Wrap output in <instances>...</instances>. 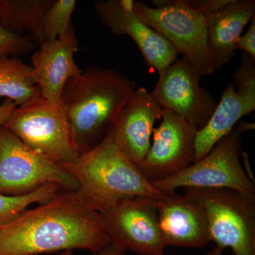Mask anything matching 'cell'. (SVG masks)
<instances>
[{
  "instance_id": "1",
  "label": "cell",
  "mask_w": 255,
  "mask_h": 255,
  "mask_svg": "<svg viewBox=\"0 0 255 255\" xmlns=\"http://www.w3.org/2000/svg\"><path fill=\"white\" fill-rule=\"evenodd\" d=\"M109 244L100 214L87 207L76 190L63 189L46 204L0 226V255L95 253Z\"/></svg>"
},
{
  "instance_id": "2",
  "label": "cell",
  "mask_w": 255,
  "mask_h": 255,
  "mask_svg": "<svg viewBox=\"0 0 255 255\" xmlns=\"http://www.w3.org/2000/svg\"><path fill=\"white\" fill-rule=\"evenodd\" d=\"M135 82L113 69L90 66L64 87L61 102L75 150L82 155L108 135L130 96Z\"/></svg>"
},
{
  "instance_id": "3",
  "label": "cell",
  "mask_w": 255,
  "mask_h": 255,
  "mask_svg": "<svg viewBox=\"0 0 255 255\" xmlns=\"http://www.w3.org/2000/svg\"><path fill=\"white\" fill-rule=\"evenodd\" d=\"M60 166L78 182L76 191L84 204L98 214L130 198L160 199L164 196L119 148L110 131L73 163Z\"/></svg>"
},
{
  "instance_id": "4",
  "label": "cell",
  "mask_w": 255,
  "mask_h": 255,
  "mask_svg": "<svg viewBox=\"0 0 255 255\" xmlns=\"http://www.w3.org/2000/svg\"><path fill=\"white\" fill-rule=\"evenodd\" d=\"M155 7L134 1L133 10L182 55L201 77L216 71L207 40L206 17L191 9L185 0H155Z\"/></svg>"
},
{
  "instance_id": "5",
  "label": "cell",
  "mask_w": 255,
  "mask_h": 255,
  "mask_svg": "<svg viewBox=\"0 0 255 255\" xmlns=\"http://www.w3.org/2000/svg\"><path fill=\"white\" fill-rule=\"evenodd\" d=\"M254 127V124L239 122L205 157L175 175L152 182V186L164 194L178 188L231 189L255 198V181L246 173L240 160L243 132Z\"/></svg>"
},
{
  "instance_id": "6",
  "label": "cell",
  "mask_w": 255,
  "mask_h": 255,
  "mask_svg": "<svg viewBox=\"0 0 255 255\" xmlns=\"http://www.w3.org/2000/svg\"><path fill=\"white\" fill-rule=\"evenodd\" d=\"M207 216L211 241L234 255H255V198L231 189L183 188Z\"/></svg>"
},
{
  "instance_id": "7",
  "label": "cell",
  "mask_w": 255,
  "mask_h": 255,
  "mask_svg": "<svg viewBox=\"0 0 255 255\" xmlns=\"http://www.w3.org/2000/svg\"><path fill=\"white\" fill-rule=\"evenodd\" d=\"M3 127L58 165L73 163L79 157L62 102L53 103L40 97L17 106Z\"/></svg>"
},
{
  "instance_id": "8",
  "label": "cell",
  "mask_w": 255,
  "mask_h": 255,
  "mask_svg": "<svg viewBox=\"0 0 255 255\" xmlns=\"http://www.w3.org/2000/svg\"><path fill=\"white\" fill-rule=\"evenodd\" d=\"M49 184L65 190L78 189L71 174L0 127V194L25 195Z\"/></svg>"
},
{
  "instance_id": "9",
  "label": "cell",
  "mask_w": 255,
  "mask_h": 255,
  "mask_svg": "<svg viewBox=\"0 0 255 255\" xmlns=\"http://www.w3.org/2000/svg\"><path fill=\"white\" fill-rule=\"evenodd\" d=\"M157 201L145 196L130 198L100 214L110 244L139 255H165Z\"/></svg>"
},
{
  "instance_id": "10",
  "label": "cell",
  "mask_w": 255,
  "mask_h": 255,
  "mask_svg": "<svg viewBox=\"0 0 255 255\" xmlns=\"http://www.w3.org/2000/svg\"><path fill=\"white\" fill-rule=\"evenodd\" d=\"M159 75L150 93L154 100L162 110L182 117L196 132L201 130L218 105L212 95L199 85L202 77L183 58H177Z\"/></svg>"
},
{
  "instance_id": "11",
  "label": "cell",
  "mask_w": 255,
  "mask_h": 255,
  "mask_svg": "<svg viewBox=\"0 0 255 255\" xmlns=\"http://www.w3.org/2000/svg\"><path fill=\"white\" fill-rule=\"evenodd\" d=\"M162 122L152 131V143L138 168L152 184L182 172L194 162L196 131L182 117L162 110Z\"/></svg>"
},
{
  "instance_id": "12",
  "label": "cell",
  "mask_w": 255,
  "mask_h": 255,
  "mask_svg": "<svg viewBox=\"0 0 255 255\" xmlns=\"http://www.w3.org/2000/svg\"><path fill=\"white\" fill-rule=\"evenodd\" d=\"M133 2L132 0H98L93 8L102 23L114 35L130 36L147 65L161 73L177 59L178 53L163 36L135 14Z\"/></svg>"
},
{
  "instance_id": "13",
  "label": "cell",
  "mask_w": 255,
  "mask_h": 255,
  "mask_svg": "<svg viewBox=\"0 0 255 255\" xmlns=\"http://www.w3.org/2000/svg\"><path fill=\"white\" fill-rule=\"evenodd\" d=\"M162 109L144 87L130 96L111 129L114 141L137 167L151 145L154 125L161 119Z\"/></svg>"
},
{
  "instance_id": "14",
  "label": "cell",
  "mask_w": 255,
  "mask_h": 255,
  "mask_svg": "<svg viewBox=\"0 0 255 255\" xmlns=\"http://www.w3.org/2000/svg\"><path fill=\"white\" fill-rule=\"evenodd\" d=\"M158 224L166 246L204 248L211 241L204 208L176 191L157 201Z\"/></svg>"
},
{
  "instance_id": "15",
  "label": "cell",
  "mask_w": 255,
  "mask_h": 255,
  "mask_svg": "<svg viewBox=\"0 0 255 255\" xmlns=\"http://www.w3.org/2000/svg\"><path fill=\"white\" fill-rule=\"evenodd\" d=\"M78 43L72 25L63 36L43 42L32 55V72L42 98L53 103L61 102L67 82L82 73L75 60Z\"/></svg>"
},
{
  "instance_id": "16",
  "label": "cell",
  "mask_w": 255,
  "mask_h": 255,
  "mask_svg": "<svg viewBox=\"0 0 255 255\" xmlns=\"http://www.w3.org/2000/svg\"><path fill=\"white\" fill-rule=\"evenodd\" d=\"M255 16V0H231L206 16L208 43L216 70L232 60L236 42Z\"/></svg>"
},
{
  "instance_id": "17",
  "label": "cell",
  "mask_w": 255,
  "mask_h": 255,
  "mask_svg": "<svg viewBox=\"0 0 255 255\" xmlns=\"http://www.w3.org/2000/svg\"><path fill=\"white\" fill-rule=\"evenodd\" d=\"M255 110V100L238 95L232 81L230 82L209 122L196 132L194 162L205 157L218 142L231 132L244 116Z\"/></svg>"
},
{
  "instance_id": "18",
  "label": "cell",
  "mask_w": 255,
  "mask_h": 255,
  "mask_svg": "<svg viewBox=\"0 0 255 255\" xmlns=\"http://www.w3.org/2000/svg\"><path fill=\"white\" fill-rule=\"evenodd\" d=\"M54 0H0V26L14 34L30 37L41 44L44 42L42 23L47 10Z\"/></svg>"
},
{
  "instance_id": "19",
  "label": "cell",
  "mask_w": 255,
  "mask_h": 255,
  "mask_svg": "<svg viewBox=\"0 0 255 255\" xmlns=\"http://www.w3.org/2000/svg\"><path fill=\"white\" fill-rule=\"evenodd\" d=\"M40 97L31 67L16 57H0V97L19 106Z\"/></svg>"
},
{
  "instance_id": "20",
  "label": "cell",
  "mask_w": 255,
  "mask_h": 255,
  "mask_svg": "<svg viewBox=\"0 0 255 255\" xmlns=\"http://www.w3.org/2000/svg\"><path fill=\"white\" fill-rule=\"evenodd\" d=\"M63 189L58 184H49L25 195L11 196L0 194V226L16 219L31 204H46Z\"/></svg>"
},
{
  "instance_id": "21",
  "label": "cell",
  "mask_w": 255,
  "mask_h": 255,
  "mask_svg": "<svg viewBox=\"0 0 255 255\" xmlns=\"http://www.w3.org/2000/svg\"><path fill=\"white\" fill-rule=\"evenodd\" d=\"M76 6L75 0H54L47 10L42 23L45 41L63 36L72 26L71 18Z\"/></svg>"
},
{
  "instance_id": "22",
  "label": "cell",
  "mask_w": 255,
  "mask_h": 255,
  "mask_svg": "<svg viewBox=\"0 0 255 255\" xmlns=\"http://www.w3.org/2000/svg\"><path fill=\"white\" fill-rule=\"evenodd\" d=\"M233 84L238 95L255 100V64L246 53H243L239 68L235 71Z\"/></svg>"
},
{
  "instance_id": "23",
  "label": "cell",
  "mask_w": 255,
  "mask_h": 255,
  "mask_svg": "<svg viewBox=\"0 0 255 255\" xmlns=\"http://www.w3.org/2000/svg\"><path fill=\"white\" fill-rule=\"evenodd\" d=\"M33 41L30 36L14 34L0 26V57L26 54L33 49Z\"/></svg>"
},
{
  "instance_id": "24",
  "label": "cell",
  "mask_w": 255,
  "mask_h": 255,
  "mask_svg": "<svg viewBox=\"0 0 255 255\" xmlns=\"http://www.w3.org/2000/svg\"><path fill=\"white\" fill-rule=\"evenodd\" d=\"M231 0H185L189 6L203 16H207L221 9Z\"/></svg>"
},
{
  "instance_id": "25",
  "label": "cell",
  "mask_w": 255,
  "mask_h": 255,
  "mask_svg": "<svg viewBox=\"0 0 255 255\" xmlns=\"http://www.w3.org/2000/svg\"><path fill=\"white\" fill-rule=\"evenodd\" d=\"M236 50H242L255 60V16L246 33L241 35L236 43Z\"/></svg>"
},
{
  "instance_id": "26",
  "label": "cell",
  "mask_w": 255,
  "mask_h": 255,
  "mask_svg": "<svg viewBox=\"0 0 255 255\" xmlns=\"http://www.w3.org/2000/svg\"><path fill=\"white\" fill-rule=\"evenodd\" d=\"M16 107L15 102L7 99L0 102V127L4 125Z\"/></svg>"
},
{
  "instance_id": "27",
  "label": "cell",
  "mask_w": 255,
  "mask_h": 255,
  "mask_svg": "<svg viewBox=\"0 0 255 255\" xmlns=\"http://www.w3.org/2000/svg\"><path fill=\"white\" fill-rule=\"evenodd\" d=\"M92 255H128L127 252L119 249L112 244L107 245L100 251L92 253Z\"/></svg>"
},
{
  "instance_id": "28",
  "label": "cell",
  "mask_w": 255,
  "mask_h": 255,
  "mask_svg": "<svg viewBox=\"0 0 255 255\" xmlns=\"http://www.w3.org/2000/svg\"><path fill=\"white\" fill-rule=\"evenodd\" d=\"M223 250L216 246L214 249L211 250V251L208 252V253H205V254L199 255H223Z\"/></svg>"
},
{
  "instance_id": "29",
  "label": "cell",
  "mask_w": 255,
  "mask_h": 255,
  "mask_svg": "<svg viewBox=\"0 0 255 255\" xmlns=\"http://www.w3.org/2000/svg\"><path fill=\"white\" fill-rule=\"evenodd\" d=\"M55 255H74L73 251H68L65 252H61V253H58V254Z\"/></svg>"
}]
</instances>
